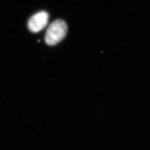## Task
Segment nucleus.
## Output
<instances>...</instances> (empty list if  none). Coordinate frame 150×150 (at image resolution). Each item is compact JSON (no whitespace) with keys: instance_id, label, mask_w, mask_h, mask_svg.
I'll use <instances>...</instances> for the list:
<instances>
[{"instance_id":"obj_1","label":"nucleus","mask_w":150,"mask_h":150,"mask_svg":"<svg viewBox=\"0 0 150 150\" xmlns=\"http://www.w3.org/2000/svg\"><path fill=\"white\" fill-rule=\"evenodd\" d=\"M68 31V26L62 20L53 21L49 26L45 35V41L47 45L53 46L57 45L64 39Z\"/></svg>"},{"instance_id":"obj_2","label":"nucleus","mask_w":150,"mask_h":150,"mask_svg":"<svg viewBox=\"0 0 150 150\" xmlns=\"http://www.w3.org/2000/svg\"><path fill=\"white\" fill-rule=\"evenodd\" d=\"M49 20V14L42 11L36 13L28 21V26L30 31L38 33L41 31L47 25Z\"/></svg>"}]
</instances>
